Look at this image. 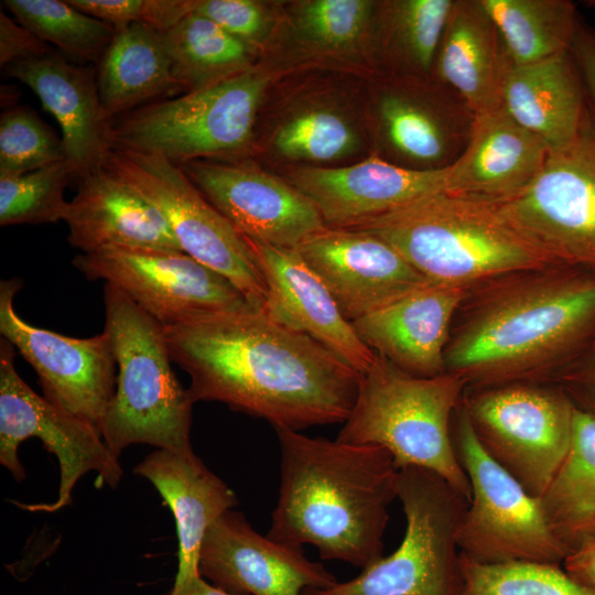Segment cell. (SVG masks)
Segmentation results:
<instances>
[{"instance_id":"cell-37","label":"cell","mask_w":595,"mask_h":595,"mask_svg":"<svg viewBox=\"0 0 595 595\" xmlns=\"http://www.w3.org/2000/svg\"><path fill=\"white\" fill-rule=\"evenodd\" d=\"M357 144L353 127L327 109H311L290 118L273 137L275 151L292 160L340 159L355 151Z\"/></svg>"},{"instance_id":"cell-15","label":"cell","mask_w":595,"mask_h":595,"mask_svg":"<svg viewBox=\"0 0 595 595\" xmlns=\"http://www.w3.org/2000/svg\"><path fill=\"white\" fill-rule=\"evenodd\" d=\"M18 279L0 282V333L33 367L43 397L99 433L116 391V358L106 332L75 338L35 327L15 312Z\"/></svg>"},{"instance_id":"cell-19","label":"cell","mask_w":595,"mask_h":595,"mask_svg":"<svg viewBox=\"0 0 595 595\" xmlns=\"http://www.w3.org/2000/svg\"><path fill=\"white\" fill-rule=\"evenodd\" d=\"M380 134L398 164L413 170H443L465 150L475 113L433 77L416 86L383 88L377 99Z\"/></svg>"},{"instance_id":"cell-20","label":"cell","mask_w":595,"mask_h":595,"mask_svg":"<svg viewBox=\"0 0 595 595\" xmlns=\"http://www.w3.org/2000/svg\"><path fill=\"white\" fill-rule=\"evenodd\" d=\"M244 239L267 285L262 310L280 324L310 336L359 374L367 371L377 353L360 339L299 252Z\"/></svg>"},{"instance_id":"cell-26","label":"cell","mask_w":595,"mask_h":595,"mask_svg":"<svg viewBox=\"0 0 595 595\" xmlns=\"http://www.w3.org/2000/svg\"><path fill=\"white\" fill-rule=\"evenodd\" d=\"M133 472L152 483L174 516L178 564L173 586L199 576L204 538L220 516L238 505L235 493L194 452L156 450Z\"/></svg>"},{"instance_id":"cell-3","label":"cell","mask_w":595,"mask_h":595,"mask_svg":"<svg viewBox=\"0 0 595 595\" xmlns=\"http://www.w3.org/2000/svg\"><path fill=\"white\" fill-rule=\"evenodd\" d=\"M280 487L268 537L365 569L382 556L399 468L381 446L274 429Z\"/></svg>"},{"instance_id":"cell-44","label":"cell","mask_w":595,"mask_h":595,"mask_svg":"<svg viewBox=\"0 0 595 595\" xmlns=\"http://www.w3.org/2000/svg\"><path fill=\"white\" fill-rule=\"evenodd\" d=\"M570 53L581 75L587 104L595 113V30L581 20Z\"/></svg>"},{"instance_id":"cell-43","label":"cell","mask_w":595,"mask_h":595,"mask_svg":"<svg viewBox=\"0 0 595 595\" xmlns=\"http://www.w3.org/2000/svg\"><path fill=\"white\" fill-rule=\"evenodd\" d=\"M558 380L577 409L595 415V342Z\"/></svg>"},{"instance_id":"cell-33","label":"cell","mask_w":595,"mask_h":595,"mask_svg":"<svg viewBox=\"0 0 595 595\" xmlns=\"http://www.w3.org/2000/svg\"><path fill=\"white\" fill-rule=\"evenodd\" d=\"M454 0H394L380 9V44L407 77H430Z\"/></svg>"},{"instance_id":"cell-28","label":"cell","mask_w":595,"mask_h":595,"mask_svg":"<svg viewBox=\"0 0 595 595\" xmlns=\"http://www.w3.org/2000/svg\"><path fill=\"white\" fill-rule=\"evenodd\" d=\"M584 85L569 52L523 66H511L501 90V106L550 151L576 138L586 109Z\"/></svg>"},{"instance_id":"cell-34","label":"cell","mask_w":595,"mask_h":595,"mask_svg":"<svg viewBox=\"0 0 595 595\" xmlns=\"http://www.w3.org/2000/svg\"><path fill=\"white\" fill-rule=\"evenodd\" d=\"M2 6L41 40L97 66L116 29L60 0H4Z\"/></svg>"},{"instance_id":"cell-22","label":"cell","mask_w":595,"mask_h":595,"mask_svg":"<svg viewBox=\"0 0 595 595\" xmlns=\"http://www.w3.org/2000/svg\"><path fill=\"white\" fill-rule=\"evenodd\" d=\"M63 221L68 226V242L82 253L183 252L160 209L105 165L77 178V193Z\"/></svg>"},{"instance_id":"cell-45","label":"cell","mask_w":595,"mask_h":595,"mask_svg":"<svg viewBox=\"0 0 595 595\" xmlns=\"http://www.w3.org/2000/svg\"><path fill=\"white\" fill-rule=\"evenodd\" d=\"M562 565L576 581L595 587V543L569 555Z\"/></svg>"},{"instance_id":"cell-9","label":"cell","mask_w":595,"mask_h":595,"mask_svg":"<svg viewBox=\"0 0 595 595\" xmlns=\"http://www.w3.org/2000/svg\"><path fill=\"white\" fill-rule=\"evenodd\" d=\"M453 420L454 445L470 487L458 533L461 555L484 564H563L566 553L550 530L539 498L485 452L463 401Z\"/></svg>"},{"instance_id":"cell-25","label":"cell","mask_w":595,"mask_h":595,"mask_svg":"<svg viewBox=\"0 0 595 595\" xmlns=\"http://www.w3.org/2000/svg\"><path fill=\"white\" fill-rule=\"evenodd\" d=\"M549 152L501 105L475 113L465 150L447 167L445 192L493 203L506 201L532 183Z\"/></svg>"},{"instance_id":"cell-16","label":"cell","mask_w":595,"mask_h":595,"mask_svg":"<svg viewBox=\"0 0 595 595\" xmlns=\"http://www.w3.org/2000/svg\"><path fill=\"white\" fill-rule=\"evenodd\" d=\"M178 165L244 237L295 249L326 226L301 191L250 163L194 160Z\"/></svg>"},{"instance_id":"cell-21","label":"cell","mask_w":595,"mask_h":595,"mask_svg":"<svg viewBox=\"0 0 595 595\" xmlns=\"http://www.w3.org/2000/svg\"><path fill=\"white\" fill-rule=\"evenodd\" d=\"M447 169L413 170L379 156L345 167H301L289 182L328 227L351 228L430 194L445 192Z\"/></svg>"},{"instance_id":"cell-7","label":"cell","mask_w":595,"mask_h":595,"mask_svg":"<svg viewBox=\"0 0 595 595\" xmlns=\"http://www.w3.org/2000/svg\"><path fill=\"white\" fill-rule=\"evenodd\" d=\"M397 499L407 521L399 547L356 577L305 595H459L458 533L469 500L416 466L399 469Z\"/></svg>"},{"instance_id":"cell-12","label":"cell","mask_w":595,"mask_h":595,"mask_svg":"<svg viewBox=\"0 0 595 595\" xmlns=\"http://www.w3.org/2000/svg\"><path fill=\"white\" fill-rule=\"evenodd\" d=\"M496 204L555 262L595 269V113L588 104L573 142L550 151L528 187Z\"/></svg>"},{"instance_id":"cell-8","label":"cell","mask_w":595,"mask_h":595,"mask_svg":"<svg viewBox=\"0 0 595 595\" xmlns=\"http://www.w3.org/2000/svg\"><path fill=\"white\" fill-rule=\"evenodd\" d=\"M268 85V74L252 67L144 105L111 122L113 148L160 152L176 164L244 153Z\"/></svg>"},{"instance_id":"cell-6","label":"cell","mask_w":595,"mask_h":595,"mask_svg":"<svg viewBox=\"0 0 595 595\" xmlns=\"http://www.w3.org/2000/svg\"><path fill=\"white\" fill-rule=\"evenodd\" d=\"M105 328L119 368L100 434L119 458L134 443L193 452L192 405L172 370L164 326L119 290L104 288Z\"/></svg>"},{"instance_id":"cell-24","label":"cell","mask_w":595,"mask_h":595,"mask_svg":"<svg viewBox=\"0 0 595 595\" xmlns=\"http://www.w3.org/2000/svg\"><path fill=\"white\" fill-rule=\"evenodd\" d=\"M7 73L29 86L55 118L66 160L77 178L104 164L113 144L111 121L99 99L96 66H79L51 52L15 62Z\"/></svg>"},{"instance_id":"cell-38","label":"cell","mask_w":595,"mask_h":595,"mask_svg":"<svg viewBox=\"0 0 595 595\" xmlns=\"http://www.w3.org/2000/svg\"><path fill=\"white\" fill-rule=\"evenodd\" d=\"M66 160L62 138L24 107L0 117V175H21Z\"/></svg>"},{"instance_id":"cell-1","label":"cell","mask_w":595,"mask_h":595,"mask_svg":"<svg viewBox=\"0 0 595 595\" xmlns=\"http://www.w3.org/2000/svg\"><path fill=\"white\" fill-rule=\"evenodd\" d=\"M171 359L190 375L193 403L218 401L274 429L344 423L361 374L262 309L164 327Z\"/></svg>"},{"instance_id":"cell-35","label":"cell","mask_w":595,"mask_h":595,"mask_svg":"<svg viewBox=\"0 0 595 595\" xmlns=\"http://www.w3.org/2000/svg\"><path fill=\"white\" fill-rule=\"evenodd\" d=\"M562 564L507 562L484 564L461 555L459 595H595V587L572 577Z\"/></svg>"},{"instance_id":"cell-40","label":"cell","mask_w":595,"mask_h":595,"mask_svg":"<svg viewBox=\"0 0 595 595\" xmlns=\"http://www.w3.org/2000/svg\"><path fill=\"white\" fill-rule=\"evenodd\" d=\"M84 13L120 30L133 23L163 33L190 13L196 0H67Z\"/></svg>"},{"instance_id":"cell-41","label":"cell","mask_w":595,"mask_h":595,"mask_svg":"<svg viewBox=\"0 0 595 595\" xmlns=\"http://www.w3.org/2000/svg\"><path fill=\"white\" fill-rule=\"evenodd\" d=\"M194 12L212 20L232 36L255 47L269 33V11L258 1L197 0Z\"/></svg>"},{"instance_id":"cell-10","label":"cell","mask_w":595,"mask_h":595,"mask_svg":"<svg viewBox=\"0 0 595 595\" xmlns=\"http://www.w3.org/2000/svg\"><path fill=\"white\" fill-rule=\"evenodd\" d=\"M463 404L485 452L539 498L571 446L576 408L567 393L516 382L473 389Z\"/></svg>"},{"instance_id":"cell-2","label":"cell","mask_w":595,"mask_h":595,"mask_svg":"<svg viewBox=\"0 0 595 595\" xmlns=\"http://www.w3.org/2000/svg\"><path fill=\"white\" fill-rule=\"evenodd\" d=\"M445 371L472 389L558 376L595 342V269L556 264L469 290Z\"/></svg>"},{"instance_id":"cell-11","label":"cell","mask_w":595,"mask_h":595,"mask_svg":"<svg viewBox=\"0 0 595 595\" xmlns=\"http://www.w3.org/2000/svg\"><path fill=\"white\" fill-rule=\"evenodd\" d=\"M102 165L160 209L183 252L227 278L255 307L266 306L267 285L244 237L178 164L160 152L112 148Z\"/></svg>"},{"instance_id":"cell-46","label":"cell","mask_w":595,"mask_h":595,"mask_svg":"<svg viewBox=\"0 0 595 595\" xmlns=\"http://www.w3.org/2000/svg\"><path fill=\"white\" fill-rule=\"evenodd\" d=\"M169 595H237L215 586L202 575L188 580L187 582L172 586Z\"/></svg>"},{"instance_id":"cell-27","label":"cell","mask_w":595,"mask_h":595,"mask_svg":"<svg viewBox=\"0 0 595 595\" xmlns=\"http://www.w3.org/2000/svg\"><path fill=\"white\" fill-rule=\"evenodd\" d=\"M511 66L498 29L480 0H454L431 77L478 113L501 105Z\"/></svg>"},{"instance_id":"cell-13","label":"cell","mask_w":595,"mask_h":595,"mask_svg":"<svg viewBox=\"0 0 595 595\" xmlns=\"http://www.w3.org/2000/svg\"><path fill=\"white\" fill-rule=\"evenodd\" d=\"M37 437L60 465L58 496L52 504L19 505L30 511L54 512L71 504L72 490L88 472L101 483L117 487L122 477L119 458L108 448L99 431L33 391L14 366V347L0 342V463L15 480L25 477L18 457L19 445Z\"/></svg>"},{"instance_id":"cell-31","label":"cell","mask_w":595,"mask_h":595,"mask_svg":"<svg viewBox=\"0 0 595 595\" xmlns=\"http://www.w3.org/2000/svg\"><path fill=\"white\" fill-rule=\"evenodd\" d=\"M180 90L195 91L253 66L256 47L195 12L161 33Z\"/></svg>"},{"instance_id":"cell-36","label":"cell","mask_w":595,"mask_h":595,"mask_svg":"<svg viewBox=\"0 0 595 595\" xmlns=\"http://www.w3.org/2000/svg\"><path fill=\"white\" fill-rule=\"evenodd\" d=\"M74 178L77 174L67 160L21 175H0V225L64 220V191Z\"/></svg>"},{"instance_id":"cell-47","label":"cell","mask_w":595,"mask_h":595,"mask_svg":"<svg viewBox=\"0 0 595 595\" xmlns=\"http://www.w3.org/2000/svg\"><path fill=\"white\" fill-rule=\"evenodd\" d=\"M583 4L595 12V0H585Z\"/></svg>"},{"instance_id":"cell-4","label":"cell","mask_w":595,"mask_h":595,"mask_svg":"<svg viewBox=\"0 0 595 595\" xmlns=\"http://www.w3.org/2000/svg\"><path fill=\"white\" fill-rule=\"evenodd\" d=\"M351 228L386 240L437 284L473 289L502 275L561 264L519 231L496 203L447 192Z\"/></svg>"},{"instance_id":"cell-23","label":"cell","mask_w":595,"mask_h":595,"mask_svg":"<svg viewBox=\"0 0 595 595\" xmlns=\"http://www.w3.org/2000/svg\"><path fill=\"white\" fill-rule=\"evenodd\" d=\"M470 289L428 283L351 322L360 339L403 371L418 377L445 372L454 315Z\"/></svg>"},{"instance_id":"cell-42","label":"cell","mask_w":595,"mask_h":595,"mask_svg":"<svg viewBox=\"0 0 595 595\" xmlns=\"http://www.w3.org/2000/svg\"><path fill=\"white\" fill-rule=\"evenodd\" d=\"M48 44L3 10L0 12V65H9L51 53Z\"/></svg>"},{"instance_id":"cell-39","label":"cell","mask_w":595,"mask_h":595,"mask_svg":"<svg viewBox=\"0 0 595 595\" xmlns=\"http://www.w3.org/2000/svg\"><path fill=\"white\" fill-rule=\"evenodd\" d=\"M376 8L369 0H307L295 7L294 23L312 44L343 50L367 32Z\"/></svg>"},{"instance_id":"cell-18","label":"cell","mask_w":595,"mask_h":595,"mask_svg":"<svg viewBox=\"0 0 595 595\" xmlns=\"http://www.w3.org/2000/svg\"><path fill=\"white\" fill-rule=\"evenodd\" d=\"M295 250L350 323L430 283L390 244L360 229L325 226Z\"/></svg>"},{"instance_id":"cell-14","label":"cell","mask_w":595,"mask_h":595,"mask_svg":"<svg viewBox=\"0 0 595 595\" xmlns=\"http://www.w3.org/2000/svg\"><path fill=\"white\" fill-rule=\"evenodd\" d=\"M73 264L104 280L164 327L253 306L224 275L185 252L105 250L80 253Z\"/></svg>"},{"instance_id":"cell-5","label":"cell","mask_w":595,"mask_h":595,"mask_svg":"<svg viewBox=\"0 0 595 595\" xmlns=\"http://www.w3.org/2000/svg\"><path fill=\"white\" fill-rule=\"evenodd\" d=\"M465 388L457 375L413 376L377 354L361 374L357 398L336 440L381 446L399 469H429L469 500V482L452 435Z\"/></svg>"},{"instance_id":"cell-32","label":"cell","mask_w":595,"mask_h":595,"mask_svg":"<svg viewBox=\"0 0 595 595\" xmlns=\"http://www.w3.org/2000/svg\"><path fill=\"white\" fill-rule=\"evenodd\" d=\"M495 22L512 66L569 52L580 22L569 0H480Z\"/></svg>"},{"instance_id":"cell-17","label":"cell","mask_w":595,"mask_h":595,"mask_svg":"<svg viewBox=\"0 0 595 595\" xmlns=\"http://www.w3.org/2000/svg\"><path fill=\"white\" fill-rule=\"evenodd\" d=\"M199 574L237 595H305L334 585L335 576L301 547L259 534L240 512L228 510L208 529Z\"/></svg>"},{"instance_id":"cell-29","label":"cell","mask_w":595,"mask_h":595,"mask_svg":"<svg viewBox=\"0 0 595 595\" xmlns=\"http://www.w3.org/2000/svg\"><path fill=\"white\" fill-rule=\"evenodd\" d=\"M96 67L100 104L111 122L180 91L161 33L142 23L116 30Z\"/></svg>"},{"instance_id":"cell-30","label":"cell","mask_w":595,"mask_h":595,"mask_svg":"<svg viewBox=\"0 0 595 595\" xmlns=\"http://www.w3.org/2000/svg\"><path fill=\"white\" fill-rule=\"evenodd\" d=\"M539 500L566 558L595 543V415L575 409L570 450Z\"/></svg>"}]
</instances>
